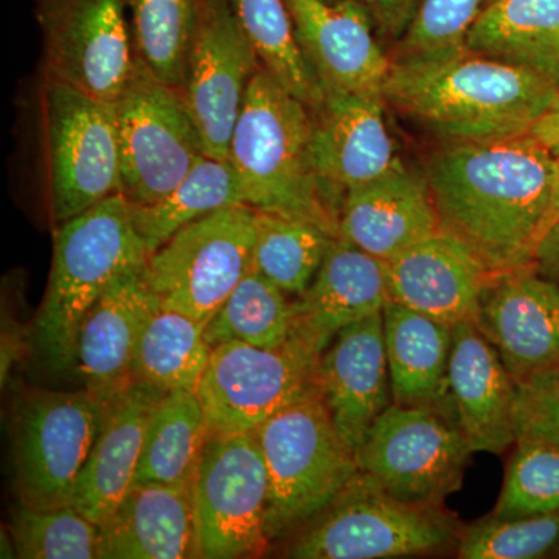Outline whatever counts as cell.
<instances>
[{
    "mask_svg": "<svg viewBox=\"0 0 559 559\" xmlns=\"http://www.w3.org/2000/svg\"><path fill=\"white\" fill-rule=\"evenodd\" d=\"M145 266L123 272L87 311L76 334L70 373L103 403L134 384L140 336L160 301L150 289Z\"/></svg>",
    "mask_w": 559,
    "mask_h": 559,
    "instance_id": "cell-19",
    "label": "cell"
},
{
    "mask_svg": "<svg viewBox=\"0 0 559 559\" xmlns=\"http://www.w3.org/2000/svg\"><path fill=\"white\" fill-rule=\"evenodd\" d=\"M261 68L231 0H201L182 95L209 157L227 160L235 123Z\"/></svg>",
    "mask_w": 559,
    "mask_h": 559,
    "instance_id": "cell-15",
    "label": "cell"
},
{
    "mask_svg": "<svg viewBox=\"0 0 559 559\" xmlns=\"http://www.w3.org/2000/svg\"><path fill=\"white\" fill-rule=\"evenodd\" d=\"M460 559H540L559 557V511L500 520L489 514L462 528Z\"/></svg>",
    "mask_w": 559,
    "mask_h": 559,
    "instance_id": "cell-38",
    "label": "cell"
},
{
    "mask_svg": "<svg viewBox=\"0 0 559 559\" xmlns=\"http://www.w3.org/2000/svg\"><path fill=\"white\" fill-rule=\"evenodd\" d=\"M465 47L538 73L559 87V0H492Z\"/></svg>",
    "mask_w": 559,
    "mask_h": 559,
    "instance_id": "cell-28",
    "label": "cell"
},
{
    "mask_svg": "<svg viewBox=\"0 0 559 559\" xmlns=\"http://www.w3.org/2000/svg\"><path fill=\"white\" fill-rule=\"evenodd\" d=\"M336 238L318 224L257 210L250 267L289 297H299L318 275Z\"/></svg>",
    "mask_w": 559,
    "mask_h": 559,
    "instance_id": "cell-32",
    "label": "cell"
},
{
    "mask_svg": "<svg viewBox=\"0 0 559 559\" xmlns=\"http://www.w3.org/2000/svg\"><path fill=\"white\" fill-rule=\"evenodd\" d=\"M516 381L476 323L452 326L444 414L473 452L499 455L516 443Z\"/></svg>",
    "mask_w": 559,
    "mask_h": 559,
    "instance_id": "cell-20",
    "label": "cell"
},
{
    "mask_svg": "<svg viewBox=\"0 0 559 559\" xmlns=\"http://www.w3.org/2000/svg\"><path fill=\"white\" fill-rule=\"evenodd\" d=\"M507 465L492 516L500 520L559 511V447L547 440L518 437Z\"/></svg>",
    "mask_w": 559,
    "mask_h": 559,
    "instance_id": "cell-37",
    "label": "cell"
},
{
    "mask_svg": "<svg viewBox=\"0 0 559 559\" xmlns=\"http://www.w3.org/2000/svg\"><path fill=\"white\" fill-rule=\"evenodd\" d=\"M462 527L444 506L406 502L356 474L286 547L294 559L418 557L457 547Z\"/></svg>",
    "mask_w": 559,
    "mask_h": 559,
    "instance_id": "cell-6",
    "label": "cell"
},
{
    "mask_svg": "<svg viewBox=\"0 0 559 559\" xmlns=\"http://www.w3.org/2000/svg\"><path fill=\"white\" fill-rule=\"evenodd\" d=\"M312 132L310 106L260 68L231 132L227 160L246 205L318 224L340 238V212L316 167Z\"/></svg>",
    "mask_w": 559,
    "mask_h": 559,
    "instance_id": "cell-3",
    "label": "cell"
},
{
    "mask_svg": "<svg viewBox=\"0 0 559 559\" xmlns=\"http://www.w3.org/2000/svg\"><path fill=\"white\" fill-rule=\"evenodd\" d=\"M212 349L202 323L182 312L157 308L135 349L134 382L165 393L175 390L197 393Z\"/></svg>",
    "mask_w": 559,
    "mask_h": 559,
    "instance_id": "cell-30",
    "label": "cell"
},
{
    "mask_svg": "<svg viewBox=\"0 0 559 559\" xmlns=\"http://www.w3.org/2000/svg\"><path fill=\"white\" fill-rule=\"evenodd\" d=\"M474 323L516 384L559 369V285L535 266L496 275Z\"/></svg>",
    "mask_w": 559,
    "mask_h": 559,
    "instance_id": "cell-17",
    "label": "cell"
},
{
    "mask_svg": "<svg viewBox=\"0 0 559 559\" xmlns=\"http://www.w3.org/2000/svg\"><path fill=\"white\" fill-rule=\"evenodd\" d=\"M212 437L197 393H165L151 414L134 484L189 485Z\"/></svg>",
    "mask_w": 559,
    "mask_h": 559,
    "instance_id": "cell-29",
    "label": "cell"
},
{
    "mask_svg": "<svg viewBox=\"0 0 559 559\" xmlns=\"http://www.w3.org/2000/svg\"><path fill=\"white\" fill-rule=\"evenodd\" d=\"M255 213L246 204L218 210L154 250L145 275L160 308L207 325L250 270Z\"/></svg>",
    "mask_w": 559,
    "mask_h": 559,
    "instance_id": "cell-10",
    "label": "cell"
},
{
    "mask_svg": "<svg viewBox=\"0 0 559 559\" xmlns=\"http://www.w3.org/2000/svg\"><path fill=\"white\" fill-rule=\"evenodd\" d=\"M322 2H326V3H340V2H344V0H322Z\"/></svg>",
    "mask_w": 559,
    "mask_h": 559,
    "instance_id": "cell-46",
    "label": "cell"
},
{
    "mask_svg": "<svg viewBox=\"0 0 559 559\" xmlns=\"http://www.w3.org/2000/svg\"><path fill=\"white\" fill-rule=\"evenodd\" d=\"M546 119L559 120V95L555 105L551 106L550 112L547 114Z\"/></svg>",
    "mask_w": 559,
    "mask_h": 559,
    "instance_id": "cell-45",
    "label": "cell"
},
{
    "mask_svg": "<svg viewBox=\"0 0 559 559\" xmlns=\"http://www.w3.org/2000/svg\"><path fill=\"white\" fill-rule=\"evenodd\" d=\"M530 134L538 138L540 142L546 143V145H555V143L559 142V120L554 119H540L538 123L535 124L532 132Z\"/></svg>",
    "mask_w": 559,
    "mask_h": 559,
    "instance_id": "cell-44",
    "label": "cell"
},
{
    "mask_svg": "<svg viewBox=\"0 0 559 559\" xmlns=\"http://www.w3.org/2000/svg\"><path fill=\"white\" fill-rule=\"evenodd\" d=\"M237 204L245 201L230 162L205 156L167 197L154 204L132 205V219L153 253L182 227Z\"/></svg>",
    "mask_w": 559,
    "mask_h": 559,
    "instance_id": "cell-31",
    "label": "cell"
},
{
    "mask_svg": "<svg viewBox=\"0 0 559 559\" xmlns=\"http://www.w3.org/2000/svg\"><path fill=\"white\" fill-rule=\"evenodd\" d=\"M253 432L270 474L271 543L314 520L358 474L356 451L342 439L318 389Z\"/></svg>",
    "mask_w": 559,
    "mask_h": 559,
    "instance_id": "cell-7",
    "label": "cell"
},
{
    "mask_svg": "<svg viewBox=\"0 0 559 559\" xmlns=\"http://www.w3.org/2000/svg\"><path fill=\"white\" fill-rule=\"evenodd\" d=\"M44 75L116 103L135 64L128 0H35Z\"/></svg>",
    "mask_w": 559,
    "mask_h": 559,
    "instance_id": "cell-14",
    "label": "cell"
},
{
    "mask_svg": "<svg viewBox=\"0 0 559 559\" xmlns=\"http://www.w3.org/2000/svg\"><path fill=\"white\" fill-rule=\"evenodd\" d=\"M164 395L162 390L134 382L108 404L73 499V506L95 524L108 520L134 485L151 414Z\"/></svg>",
    "mask_w": 559,
    "mask_h": 559,
    "instance_id": "cell-26",
    "label": "cell"
},
{
    "mask_svg": "<svg viewBox=\"0 0 559 559\" xmlns=\"http://www.w3.org/2000/svg\"><path fill=\"white\" fill-rule=\"evenodd\" d=\"M421 0H366L374 24L390 38L401 39L406 33Z\"/></svg>",
    "mask_w": 559,
    "mask_h": 559,
    "instance_id": "cell-41",
    "label": "cell"
},
{
    "mask_svg": "<svg viewBox=\"0 0 559 559\" xmlns=\"http://www.w3.org/2000/svg\"><path fill=\"white\" fill-rule=\"evenodd\" d=\"M550 148L555 159V180L549 212H547L546 221H544L543 237L559 221V142L551 145Z\"/></svg>",
    "mask_w": 559,
    "mask_h": 559,
    "instance_id": "cell-43",
    "label": "cell"
},
{
    "mask_svg": "<svg viewBox=\"0 0 559 559\" xmlns=\"http://www.w3.org/2000/svg\"><path fill=\"white\" fill-rule=\"evenodd\" d=\"M108 404L87 390H32L13 418V469L20 502L73 506L81 473L100 436Z\"/></svg>",
    "mask_w": 559,
    "mask_h": 559,
    "instance_id": "cell-9",
    "label": "cell"
},
{
    "mask_svg": "<svg viewBox=\"0 0 559 559\" xmlns=\"http://www.w3.org/2000/svg\"><path fill=\"white\" fill-rule=\"evenodd\" d=\"M389 300L385 263L336 238L304 294L293 300V336L316 358L342 330L378 314Z\"/></svg>",
    "mask_w": 559,
    "mask_h": 559,
    "instance_id": "cell-23",
    "label": "cell"
},
{
    "mask_svg": "<svg viewBox=\"0 0 559 559\" xmlns=\"http://www.w3.org/2000/svg\"><path fill=\"white\" fill-rule=\"evenodd\" d=\"M514 425L518 437H533L559 447V369L518 384Z\"/></svg>",
    "mask_w": 559,
    "mask_h": 559,
    "instance_id": "cell-40",
    "label": "cell"
},
{
    "mask_svg": "<svg viewBox=\"0 0 559 559\" xmlns=\"http://www.w3.org/2000/svg\"><path fill=\"white\" fill-rule=\"evenodd\" d=\"M201 0H128L135 58L182 91Z\"/></svg>",
    "mask_w": 559,
    "mask_h": 559,
    "instance_id": "cell-35",
    "label": "cell"
},
{
    "mask_svg": "<svg viewBox=\"0 0 559 559\" xmlns=\"http://www.w3.org/2000/svg\"><path fill=\"white\" fill-rule=\"evenodd\" d=\"M389 299L448 325L474 322L495 272L448 231L384 261Z\"/></svg>",
    "mask_w": 559,
    "mask_h": 559,
    "instance_id": "cell-22",
    "label": "cell"
},
{
    "mask_svg": "<svg viewBox=\"0 0 559 559\" xmlns=\"http://www.w3.org/2000/svg\"><path fill=\"white\" fill-rule=\"evenodd\" d=\"M558 95L538 73L465 46L393 61L382 87L385 103L450 143L530 134Z\"/></svg>",
    "mask_w": 559,
    "mask_h": 559,
    "instance_id": "cell-2",
    "label": "cell"
},
{
    "mask_svg": "<svg viewBox=\"0 0 559 559\" xmlns=\"http://www.w3.org/2000/svg\"><path fill=\"white\" fill-rule=\"evenodd\" d=\"M212 347L242 342L260 348H280L293 336V300L277 285L250 270L223 307L204 326Z\"/></svg>",
    "mask_w": 559,
    "mask_h": 559,
    "instance_id": "cell-34",
    "label": "cell"
},
{
    "mask_svg": "<svg viewBox=\"0 0 559 559\" xmlns=\"http://www.w3.org/2000/svg\"><path fill=\"white\" fill-rule=\"evenodd\" d=\"M150 255L123 193L55 229L49 285L35 330L47 369L72 371L76 334L87 311L123 272L145 266Z\"/></svg>",
    "mask_w": 559,
    "mask_h": 559,
    "instance_id": "cell-4",
    "label": "cell"
},
{
    "mask_svg": "<svg viewBox=\"0 0 559 559\" xmlns=\"http://www.w3.org/2000/svg\"><path fill=\"white\" fill-rule=\"evenodd\" d=\"M382 323L393 403L444 412L452 325L390 299Z\"/></svg>",
    "mask_w": 559,
    "mask_h": 559,
    "instance_id": "cell-27",
    "label": "cell"
},
{
    "mask_svg": "<svg viewBox=\"0 0 559 559\" xmlns=\"http://www.w3.org/2000/svg\"><path fill=\"white\" fill-rule=\"evenodd\" d=\"M492 0H421L392 61L465 46L466 36Z\"/></svg>",
    "mask_w": 559,
    "mask_h": 559,
    "instance_id": "cell-39",
    "label": "cell"
},
{
    "mask_svg": "<svg viewBox=\"0 0 559 559\" xmlns=\"http://www.w3.org/2000/svg\"><path fill=\"white\" fill-rule=\"evenodd\" d=\"M294 31L323 91L381 92L393 61L374 36L366 0H286Z\"/></svg>",
    "mask_w": 559,
    "mask_h": 559,
    "instance_id": "cell-18",
    "label": "cell"
},
{
    "mask_svg": "<svg viewBox=\"0 0 559 559\" xmlns=\"http://www.w3.org/2000/svg\"><path fill=\"white\" fill-rule=\"evenodd\" d=\"M100 530L103 559L200 558L189 485H132Z\"/></svg>",
    "mask_w": 559,
    "mask_h": 559,
    "instance_id": "cell-25",
    "label": "cell"
},
{
    "mask_svg": "<svg viewBox=\"0 0 559 559\" xmlns=\"http://www.w3.org/2000/svg\"><path fill=\"white\" fill-rule=\"evenodd\" d=\"M316 389L353 451L393 404L382 312L359 320L320 355Z\"/></svg>",
    "mask_w": 559,
    "mask_h": 559,
    "instance_id": "cell-21",
    "label": "cell"
},
{
    "mask_svg": "<svg viewBox=\"0 0 559 559\" xmlns=\"http://www.w3.org/2000/svg\"><path fill=\"white\" fill-rule=\"evenodd\" d=\"M439 230L428 180L404 164L349 190L341 209L340 238L382 261Z\"/></svg>",
    "mask_w": 559,
    "mask_h": 559,
    "instance_id": "cell-24",
    "label": "cell"
},
{
    "mask_svg": "<svg viewBox=\"0 0 559 559\" xmlns=\"http://www.w3.org/2000/svg\"><path fill=\"white\" fill-rule=\"evenodd\" d=\"M38 171L51 226L121 193L114 103L44 75L36 105Z\"/></svg>",
    "mask_w": 559,
    "mask_h": 559,
    "instance_id": "cell-5",
    "label": "cell"
},
{
    "mask_svg": "<svg viewBox=\"0 0 559 559\" xmlns=\"http://www.w3.org/2000/svg\"><path fill=\"white\" fill-rule=\"evenodd\" d=\"M121 193L132 205L167 197L207 156L182 92L157 79L135 58L116 103Z\"/></svg>",
    "mask_w": 559,
    "mask_h": 559,
    "instance_id": "cell-8",
    "label": "cell"
},
{
    "mask_svg": "<svg viewBox=\"0 0 559 559\" xmlns=\"http://www.w3.org/2000/svg\"><path fill=\"white\" fill-rule=\"evenodd\" d=\"M319 358L290 340L280 348L216 345L197 395L212 433L253 432L316 390Z\"/></svg>",
    "mask_w": 559,
    "mask_h": 559,
    "instance_id": "cell-13",
    "label": "cell"
},
{
    "mask_svg": "<svg viewBox=\"0 0 559 559\" xmlns=\"http://www.w3.org/2000/svg\"><path fill=\"white\" fill-rule=\"evenodd\" d=\"M535 270L559 285V221L543 238L535 250Z\"/></svg>",
    "mask_w": 559,
    "mask_h": 559,
    "instance_id": "cell-42",
    "label": "cell"
},
{
    "mask_svg": "<svg viewBox=\"0 0 559 559\" xmlns=\"http://www.w3.org/2000/svg\"><path fill=\"white\" fill-rule=\"evenodd\" d=\"M231 5L261 68L311 109L319 106L323 90L300 49L286 0H231Z\"/></svg>",
    "mask_w": 559,
    "mask_h": 559,
    "instance_id": "cell-33",
    "label": "cell"
},
{
    "mask_svg": "<svg viewBox=\"0 0 559 559\" xmlns=\"http://www.w3.org/2000/svg\"><path fill=\"white\" fill-rule=\"evenodd\" d=\"M381 92L323 91L311 109L312 151L326 194L340 212L345 194L400 167Z\"/></svg>",
    "mask_w": 559,
    "mask_h": 559,
    "instance_id": "cell-16",
    "label": "cell"
},
{
    "mask_svg": "<svg viewBox=\"0 0 559 559\" xmlns=\"http://www.w3.org/2000/svg\"><path fill=\"white\" fill-rule=\"evenodd\" d=\"M468 441L444 412L393 403L356 451L358 468L401 500L444 506L462 488Z\"/></svg>",
    "mask_w": 559,
    "mask_h": 559,
    "instance_id": "cell-12",
    "label": "cell"
},
{
    "mask_svg": "<svg viewBox=\"0 0 559 559\" xmlns=\"http://www.w3.org/2000/svg\"><path fill=\"white\" fill-rule=\"evenodd\" d=\"M441 230L495 272L535 263L555 180L551 148L533 134L448 143L426 167Z\"/></svg>",
    "mask_w": 559,
    "mask_h": 559,
    "instance_id": "cell-1",
    "label": "cell"
},
{
    "mask_svg": "<svg viewBox=\"0 0 559 559\" xmlns=\"http://www.w3.org/2000/svg\"><path fill=\"white\" fill-rule=\"evenodd\" d=\"M191 492L200 558H253L270 549V474L255 432L212 433Z\"/></svg>",
    "mask_w": 559,
    "mask_h": 559,
    "instance_id": "cell-11",
    "label": "cell"
},
{
    "mask_svg": "<svg viewBox=\"0 0 559 559\" xmlns=\"http://www.w3.org/2000/svg\"><path fill=\"white\" fill-rule=\"evenodd\" d=\"M9 533L16 558H100V525L75 506L40 509L20 502L11 514Z\"/></svg>",
    "mask_w": 559,
    "mask_h": 559,
    "instance_id": "cell-36",
    "label": "cell"
}]
</instances>
